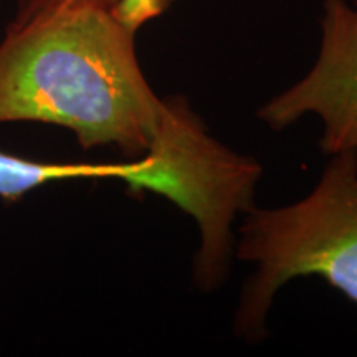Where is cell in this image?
Returning a JSON list of instances; mask_svg holds the SVG:
<instances>
[{
  "mask_svg": "<svg viewBox=\"0 0 357 357\" xmlns=\"http://www.w3.org/2000/svg\"><path fill=\"white\" fill-rule=\"evenodd\" d=\"M136 32L93 7L17 15L0 43V123L40 121L84 149L142 155L204 126L184 98L160 100L142 75Z\"/></svg>",
  "mask_w": 357,
  "mask_h": 357,
  "instance_id": "obj_1",
  "label": "cell"
},
{
  "mask_svg": "<svg viewBox=\"0 0 357 357\" xmlns=\"http://www.w3.org/2000/svg\"><path fill=\"white\" fill-rule=\"evenodd\" d=\"M240 231L236 255L258 268L240 294L238 336H266L275 293L296 276H323L357 305V151L333 154L318 185L300 202L253 207Z\"/></svg>",
  "mask_w": 357,
  "mask_h": 357,
  "instance_id": "obj_2",
  "label": "cell"
},
{
  "mask_svg": "<svg viewBox=\"0 0 357 357\" xmlns=\"http://www.w3.org/2000/svg\"><path fill=\"white\" fill-rule=\"evenodd\" d=\"M321 48L305 78L268 101L258 118L280 129L305 114L323 121L319 147L324 154L357 151V0H324Z\"/></svg>",
  "mask_w": 357,
  "mask_h": 357,
  "instance_id": "obj_3",
  "label": "cell"
},
{
  "mask_svg": "<svg viewBox=\"0 0 357 357\" xmlns=\"http://www.w3.org/2000/svg\"><path fill=\"white\" fill-rule=\"evenodd\" d=\"M142 162L55 164L22 159L0 151V197L17 200L35 187L70 178H119L132 187L141 176Z\"/></svg>",
  "mask_w": 357,
  "mask_h": 357,
  "instance_id": "obj_4",
  "label": "cell"
},
{
  "mask_svg": "<svg viewBox=\"0 0 357 357\" xmlns=\"http://www.w3.org/2000/svg\"><path fill=\"white\" fill-rule=\"evenodd\" d=\"M174 0H22L19 15H29L55 7H93L113 15L128 29L137 32L146 22L167 10Z\"/></svg>",
  "mask_w": 357,
  "mask_h": 357,
  "instance_id": "obj_5",
  "label": "cell"
}]
</instances>
